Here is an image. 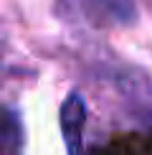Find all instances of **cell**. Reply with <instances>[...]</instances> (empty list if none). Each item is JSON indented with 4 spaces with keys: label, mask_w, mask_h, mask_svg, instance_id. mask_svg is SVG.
I'll use <instances>...</instances> for the list:
<instances>
[{
    "label": "cell",
    "mask_w": 152,
    "mask_h": 155,
    "mask_svg": "<svg viewBox=\"0 0 152 155\" xmlns=\"http://www.w3.org/2000/svg\"><path fill=\"white\" fill-rule=\"evenodd\" d=\"M84 125H86V102L81 94L71 92L61 104V130L66 140L68 155H79L84 145Z\"/></svg>",
    "instance_id": "1"
},
{
    "label": "cell",
    "mask_w": 152,
    "mask_h": 155,
    "mask_svg": "<svg viewBox=\"0 0 152 155\" xmlns=\"http://www.w3.org/2000/svg\"><path fill=\"white\" fill-rule=\"evenodd\" d=\"M23 143H25L23 120L13 107H8L3 120V155H23Z\"/></svg>",
    "instance_id": "2"
}]
</instances>
